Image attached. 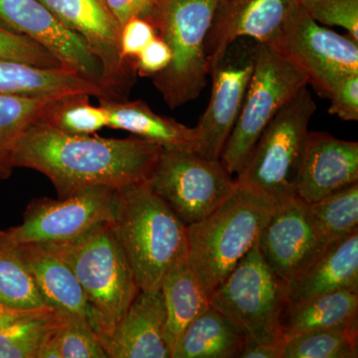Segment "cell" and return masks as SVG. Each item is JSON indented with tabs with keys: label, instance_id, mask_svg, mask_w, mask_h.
Listing matches in <instances>:
<instances>
[{
	"label": "cell",
	"instance_id": "e575fe53",
	"mask_svg": "<svg viewBox=\"0 0 358 358\" xmlns=\"http://www.w3.org/2000/svg\"><path fill=\"white\" fill-rule=\"evenodd\" d=\"M155 26L143 16H134L121 27L120 47L124 60L134 62L138 54L155 37H157Z\"/></svg>",
	"mask_w": 358,
	"mask_h": 358
},
{
	"label": "cell",
	"instance_id": "603a6c76",
	"mask_svg": "<svg viewBox=\"0 0 358 358\" xmlns=\"http://www.w3.org/2000/svg\"><path fill=\"white\" fill-rule=\"evenodd\" d=\"M109 128L122 129L159 145L162 148H195V129L171 117L157 115L143 101L100 99Z\"/></svg>",
	"mask_w": 358,
	"mask_h": 358
},
{
	"label": "cell",
	"instance_id": "6da1fadb",
	"mask_svg": "<svg viewBox=\"0 0 358 358\" xmlns=\"http://www.w3.org/2000/svg\"><path fill=\"white\" fill-rule=\"evenodd\" d=\"M162 150L138 136L72 134L36 122L18 141L13 164L43 174L63 199L96 186L120 190L147 182Z\"/></svg>",
	"mask_w": 358,
	"mask_h": 358
},
{
	"label": "cell",
	"instance_id": "74e56055",
	"mask_svg": "<svg viewBox=\"0 0 358 358\" xmlns=\"http://www.w3.org/2000/svg\"><path fill=\"white\" fill-rule=\"evenodd\" d=\"M119 24L122 25L134 16L145 13L143 0H102Z\"/></svg>",
	"mask_w": 358,
	"mask_h": 358
},
{
	"label": "cell",
	"instance_id": "60d3db41",
	"mask_svg": "<svg viewBox=\"0 0 358 358\" xmlns=\"http://www.w3.org/2000/svg\"><path fill=\"white\" fill-rule=\"evenodd\" d=\"M155 1H157V0H143V6H145V13H147L148 9H150V7L152 6V4H154ZM145 13H143V14H145ZM143 15H141V16H143Z\"/></svg>",
	"mask_w": 358,
	"mask_h": 358
},
{
	"label": "cell",
	"instance_id": "836d02e7",
	"mask_svg": "<svg viewBox=\"0 0 358 358\" xmlns=\"http://www.w3.org/2000/svg\"><path fill=\"white\" fill-rule=\"evenodd\" d=\"M0 59L20 61L42 68L61 67L60 63L43 47L2 23H0Z\"/></svg>",
	"mask_w": 358,
	"mask_h": 358
},
{
	"label": "cell",
	"instance_id": "cb8c5ba5",
	"mask_svg": "<svg viewBox=\"0 0 358 358\" xmlns=\"http://www.w3.org/2000/svg\"><path fill=\"white\" fill-rule=\"evenodd\" d=\"M166 305L164 336L171 353L186 327L211 307V296L187 259L167 271L160 285Z\"/></svg>",
	"mask_w": 358,
	"mask_h": 358
},
{
	"label": "cell",
	"instance_id": "d590c367",
	"mask_svg": "<svg viewBox=\"0 0 358 358\" xmlns=\"http://www.w3.org/2000/svg\"><path fill=\"white\" fill-rule=\"evenodd\" d=\"M329 113L345 122L358 121V73L339 79L329 93Z\"/></svg>",
	"mask_w": 358,
	"mask_h": 358
},
{
	"label": "cell",
	"instance_id": "3957f363",
	"mask_svg": "<svg viewBox=\"0 0 358 358\" xmlns=\"http://www.w3.org/2000/svg\"><path fill=\"white\" fill-rule=\"evenodd\" d=\"M49 245L64 257L81 284L90 326L103 345L141 291L114 221L98 224L64 243Z\"/></svg>",
	"mask_w": 358,
	"mask_h": 358
},
{
	"label": "cell",
	"instance_id": "4fadbf2b",
	"mask_svg": "<svg viewBox=\"0 0 358 358\" xmlns=\"http://www.w3.org/2000/svg\"><path fill=\"white\" fill-rule=\"evenodd\" d=\"M264 260L289 282L306 270L331 243L298 196L275 205L259 236Z\"/></svg>",
	"mask_w": 358,
	"mask_h": 358
},
{
	"label": "cell",
	"instance_id": "2e32d148",
	"mask_svg": "<svg viewBox=\"0 0 358 358\" xmlns=\"http://www.w3.org/2000/svg\"><path fill=\"white\" fill-rule=\"evenodd\" d=\"M298 6L299 0H218L205 39L208 64L239 38L273 43Z\"/></svg>",
	"mask_w": 358,
	"mask_h": 358
},
{
	"label": "cell",
	"instance_id": "d6986e66",
	"mask_svg": "<svg viewBox=\"0 0 358 358\" xmlns=\"http://www.w3.org/2000/svg\"><path fill=\"white\" fill-rule=\"evenodd\" d=\"M32 273L47 307L63 319L89 322L86 294L64 257L49 244L16 246Z\"/></svg>",
	"mask_w": 358,
	"mask_h": 358
},
{
	"label": "cell",
	"instance_id": "30bf717a",
	"mask_svg": "<svg viewBox=\"0 0 358 358\" xmlns=\"http://www.w3.org/2000/svg\"><path fill=\"white\" fill-rule=\"evenodd\" d=\"M296 66L320 96L341 78L358 73V43L315 22L299 4L280 36L268 44Z\"/></svg>",
	"mask_w": 358,
	"mask_h": 358
},
{
	"label": "cell",
	"instance_id": "b9f144b4",
	"mask_svg": "<svg viewBox=\"0 0 358 358\" xmlns=\"http://www.w3.org/2000/svg\"><path fill=\"white\" fill-rule=\"evenodd\" d=\"M4 234H6V232H4V231L0 230V243H1V242L4 240Z\"/></svg>",
	"mask_w": 358,
	"mask_h": 358
},
{
	"label": "cell",
	"instance_id": "ab89813d",
	"mask_svg": "<svg viewBox=\"0 0 358 358\" xmlns=\"http://www.w3.org/2000/svg\"><path fill=\"white\" fill-rule=\"evenodd\" d=\"M40 310V308H39ZM33 310H15V308L7 307L3 303L0 301V327L6 326L13 320L20 319L21 317L32 313Z\"/></svg>",
	"mask_w": 358,
	"mask_h": 358
},
{
	"label": "cell",
	"instance_id": "484cf974",
	"mask_svg": "<svg viewBox=\"0 0 358 358\" xmlns=\"http://www.w3.org/2000/svg\"><path fill=\"white\" fill-rule=\"evenodd\" d=\"M56 99L0 96V179L10 178L15 169L13 155L18 141L26 129L40 121Z\"/></svg>",
	"mask_w": 358,
	"mask_h": 358
},
{
	"label": "cell",
	"instance_id": "7402d4cb",
	"mask_svg": "<svg viewBox=\"0 0 358 358\" xmlns=\"http://www.w3.org/2000/svg\"><path fill=\"white\" fill-rule=\"evenodd\" d=\"M357 315L358 292H336L288 303L281 317L282 338L322 329L357 331Z\"/></svg>",
	"mask_w": 358,
	"mask_h": 358
},
{
	"label": "cell",
	"instance_id": "52a82bcc",
	"mask_svg": "<svg viewBox=\"0 0 358 358\" xmlns=\"http://www.w3.org/2000/svg\"><path fill=\"white\" fill-rule=\"evenodd\" d=\"M288 282L264 260L258 243L211 294V307L223 313L246 339L284 345L281 317Z\"/></svg>",
	"mask_w": 358,
	"mask_h": 358
},
{
	"label": "cell",
	"instance_id": "1f68e13d",
	"mask_svg": "<svg viewBox=\"0 0 358 358\" xmlns=\"http://www.w3.org/2000/svg\"><path fill=\"white\" fill-rule=\"evenodd\" d=\"M37 358H109L87 320L63 319Z\"/></svg>",
	"mask_w": 358,
	"mask_h": 358
},
{
	"label": "cell",
	"instance_id": "7c38bea8",
	"mask_svg": "<svg viewBox=\"0 0 358 358\" xmlns=\"http://www.w3.org/2000/svg\"><path fill=\"white\" fill-rule=\"evenodd\" d=\"M115 190L87 188L63 199L41 197L28 204L20 225L4 231L13 246L60 244L81 236L98 224L114 221Z\"/></svg>",
	"mask_w": 358,
	"mask_h": 358
},
{
	"label": "cell",
	"instance_id": "8992f818",
	"mask_svg": "<svg viewBox=\"0 0 358 358\" xmlns=\"http://www.w3.org/2000/svg\"><path fill=\"white\" fill-rule=\"evenodd\" d=\"M317 110L307 86L299 90L261 134L238 185L273 206L296 196L308 124Z\"/></svg>",
	"mask_w": 358,
	"mask_h": 358
},
{
	"label": "cell",
	"instance_id": "ffe728a7",
	"mask_svg": "<svg viewBox=\"0 0 358 358\" xmlns=\"http://www.w3.org/2000/svg\"><path fill=\"white\" fill-rule=\"evenodd\" d=\"M341 291L358 292V232L331 242L288 282V303Z\"/></svg>",
	"mask_w": 358,
	"mask_h": 358
},
{
	"label": "cell",
	"instance_id": "ac0fdd59",
	"mask_svg": "<svg viewBox=\"0 0 358 358\" xmlns=\"http://www.w3.org/2000/svg\"><path fill=\"white\" fill-rule=\"evenodd\" d=\"M162 291H140L103 346L110 358H171Z\"/></svg>",
	"mask_w": 358,
	"mask_h": 358
},
{
	"label": "cell",
	"instance_id": "e0dca14e",
	"mask_svg": "<svg viewBox=\"0 0 358 358\" xmlns=\"http://www.w3.org/2000/svg\"><path fill=\"white\" fill-rule=\"evenodd\" d=\"M358 183V143L322 131H308L296 196L313 204Z\"/></svg>",
	"mask_w": 358,
	"mask_h": 358
},
{
	"label": "cell",
	"instance_id": "44dd1931",
	"mask_svg": "<svg viewBox=\"0 0 358 358\" xmlns=\"http://www.w3.org/2000/svg\"><path fill=\"white\" fill-rule=\"evenodd\" d=\"M73 94L114 99L101 85L64 68H42L0 59V96L56 99Z\"/></svg>",
	"mask_w": 358,
	"mask_h": 358
},
{
	"label": "cell",
	"instance_id": "9c48e42d",
	"mask_svg": "<svg viewBox=\"0 0 358 358\" xmlns=\"http://www.w3.org/2000/svg\"><path fill=\"white\" fill-rule=\"evenodd\" d=\"M222 162L192 148H162L148 185L185 224L199 222L236 190L238 183Z\"/></svg>",
	"mask_w": 358,
	"mask_h": 358
},
{
	"label": "cell",
	"instance_id": "83f0119b",
	"mask_svg": "<svg viewBox=\"0 0 358 358\" xmlns=\"http://www.w3.org/2000/svg\"><path fill=\"white\" fill-rule=\"evenodd\" d=\"M0 301L15 310L49 308L17 248L6 240L0 243Z\"/></svg>",
	"mask_w": 358,
	"mask_h": 358
},
{
	"label": "cell",
	"instance_id": "f1b7e54d",
	"mask_svg": "<svg viewBox=\"0 0 358 358\" xmlns=\"http://www.w3.org/2000/svg\"><path fill=\"white\" fill-rule=\"evenodd\" d=\"M90 95L73 94L52 102L40 121L72 134H93L108 124V115L102 106L92 105Z\"/></svg>",
	"mask_w": 358,
	"mask_h": 358
},
{
	"label": "cell",
	"instance_id": "8fae6325",
	"mask_svg": "<svg viewBox=\"0 0 358 358\" xmlns=\"http://www.w3.org/2000/svg\"><path fill=\"white\" fill-rule=\"evenodd\" d=\"M256 49L254 40L239 38L209 62L210 100L194 128V150L206 159H220L224 145L241 113L253 74Z\"/></svg>",
	"mask_w": 358,
	"mask_h": 358
},
{
	"label": "cell",
	"instance_id": "4dcf8cb0",
	"mask_svg": "<svg viewBox=\"0 0 358 358\" xmlns=\"http://www.w3.org/2000/svg\"><path fill=\"white\" fill-rule=\"evenodd\" d=\"M308 205L313 217L331 242L358 232V183Z\"/></svg>",
	"mask_w": 358,
	"mask_h": 358
},
{
	"label": "cell",
	"instance_id": "d6a6232c",
	"mask_svg": "<svg viewBox=\"0 0 358 358\" xmlns=\"http://www.w3.org/2000/svg\"><path fill=\"white\" fill-rule=\"evenodd\" d=\"M299 4L315 22L339 26L358 43V0H299Z\"/></svg>",
	"mask_w": 358,
	"mask_h": 358
},
{
	"label": "cell",
	"instance_id": "d4e9b609",
	"mask_svg": "<svg viewBox=\"0 0 358 358\" xmlns=\"http://www.w3.org/2000/svg\"><path fill=\"white\" fill-rule=\"evenodd\" d=\"M245 339L230 320L210 307L186 327L171 358H238Z\"/></svg>",
	"mask_w": 358,
	"mask_h": 358
},
{
	"label": "cell",
	"instance_id": "4316f807",
	"mask_svg": "<svg viewBox=\"0 0 358 358\" xmlns=\"http://www.w3.org/2000/svg\"><path fill=\"white\" fill-rule=\"evenodd\" d=\"M62 322L51 308H44L0 327V358H37Z\"/></svg>",
	"mask_w": 358,
	"mask_h": 358
},
{
	"label": "cell",
	"instance_id": "f546056e",
	"mask_svg": "<svg viewBox=\"0 0 358 358\" xmlns=\"http://www.w3.org/2000/svg\"><path fill=\"white\" fill-rule=\"evenodd\" d=\"M358 331L322 329L292 336L282 345V358H355Z\"/></svg>",
	"mask_w": 358,
	"mask_h": 358
},
{
	"label": "cell",
	"instance_id": "8d00e7d4",
	"mask_svg": "<svg viewBox=\"0 0 358 358\" xmlns=\"http://www.w3.org/2000/svg\"><path fill=\"white\" fill-rule=\"evenodd\" d=\"M171 60V51L169 45L157 36L134 59V70L141 76L154 77L166 69Z\"/></svg>",
	"mask_w": 358,
	"mask_h": 358
},
{
	"label": "cell",
	"instance_id": "5bb4252c",
	"mask_svg": "<svg viewBox=\"0 0 358 358\" xmlns=\"http://www.w3.org/2000/svg\"><path fill=\"white\" fill-rule=\"evenodd\" d=\"M0 23L43 47L61 67L109 92L103 80V66L86 41L63 24L39 0H0Z\"/></svg>",
	"mask_w": 358,
	"mask_h": 358
},
{
	"label": "cell",
	"instance_id": "9a60e30c",
	"mask_svg": "<svg viewBox=\"0 0 358 358\" xmlns=\"http://www.w3.org/2000/svg\"><path fill=\"white\" fill-rule=\"evenodd\" d=\"M61 22L82 37L103 66V80L115 100L133 83L134 62L124 60L121 25L102 0H39Z\"/></svg>",
	"mask_w": 358,
	"mask_h": 358
},
{
	"label": "cell",
	"instance_id": "f35d334b",
	"mask_svg": "<svg viewBox=\"0 0 358 358\" xmlns=\"http://www.w3.org/2000/svg\"><path fill=\"white\" fill-rule=\"evenodd\" d=\"M282 345L245 339L239 358H282Z\"/></svg>",
	"mask_w": 358,
	"mask_h": 358
},
{
	"label": "cell",
	"instance_id": "5b68a950",
	"mask_svg": "<svg viewBox=\"0 0 358 358\" xmlns=\"http://www.w3.org/2000/svg\"><path fill=\"white\" fill-rule=\"evenodd\" d=\"M218 0H157L143 14L171 51L169 66L152 77L169 109L199 98L209 64L205 39Z\"/></svg>",
	"mask_w": 358,
	"mask_h": 358
},
{
	"label": "cell",
	"instance_id": "7a4b0ae2",
	"mask_svg": "<svg viewBox=\"0 0 358 358\" xmlns=\"http://www.w3.org/2000/svg\"><path fill=\"white\" fill-rule=\"evenodd\" d=\"M114 225L141 291L159 289L187 259V226L147 182L115 190Z\"/></svg>",
	"mask_w": 358,
	"mask_h": 358
},
{
	"label": "cell",
	"instance_id": "ba28073f",
	"mask_svg": "<svg viewBox=\"0 0 358 358\" xmlns=\"http://www.w3.org/2000/svg\"><path fill=\"white\" fill-rule=\"evenodd\" d=\"M305 86L307 79L296 66L270 45L257 42L255 65L241 113L220 155L231 174L243 169L268 122Z\"/></svg>",
	"mask_w": 358,
	"mask_h": 358
},
{
	"label": "cell",
	"instance_id": "277c9868",
	"mask_svg": "<svg viewBox=\"0 0 358 358\" xmlns=\"http://www.w3.org/2000/svg\"><path fill=\"white\" fill-rule=\"evenodd\" d=\"M274 208L238 185L210 215L187 225V262L210 296L257 244Z\"/></svg>",
	"mask_w": 358,
	"mask_h": 358
}]
</instances>
